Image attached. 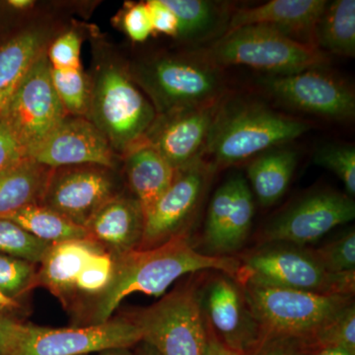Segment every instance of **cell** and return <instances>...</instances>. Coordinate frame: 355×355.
<instances>
[{
  "label": "cell",
  "instance_id": "6da1fadb",
  "mask_svg": "<svg viewBox=\"0 0 355 355\" xmlns=\"http://www.w3.org/2000/svg\"><path fill=\"white\" fill-rule=\"evenodd\" d=\"M113 277L101 293L94 311V324L105 323L132 293L162 296L176 280L189 273L216 270L236 277L241 263L232 257L198 252L188 236L172 238L150 249H137L114 257Z\"/></svg>",
  "mask_w": 355,
  "mask_h": 355
},
{
  "label": "cell",
  "instance_id": "7a4b0ae2",
  "mask_svg": "<svg viewBox=\"0 0 355 355\" xmlns=\"http://www.w3.org/2000/svg\"><path fill=\"white\" fill-rule=\"evenodd\" d=\"M93 46L90 99L86 118L123 157L144 141L155 121V109L132 80L127 62L104 42Z\"/></svg>",
  "mask_w": 355,
  "mask_h": 355
},
{
  "label": "cell",
  "instance_id": "3957f363",
  "mask_svg": "<svg viewBox=\"0 0 355 355\" xmlns=\"http://www.w3.org/2000/svg\"><path fill=\"white\" fill-rule=\"evenodd\" d=\"M310 130L305 121L258 104L222 102L202 160L212 171L284 146Z\"/></svg>",
  "mask_w": 355,
  "mask_h": 355
},
{
  "label": "cell",
  "instance_id": "277c9868",
  "mask_svg": "<svg viewBox=\"0 0 355 355\" xmlns=\"http://www.w3.org/2000/svg\"><path fill=\"white\" fill-rule=\"evenodd\" d=\"M128 67L157 116L214 104L225 95L221 69L195 51L159 53L128 62Z\"/></svg>",
  "mask_w": 355,
  "mask_h": 355
},
{
  "label": "cell",
  "instance_id": "5b68a950",
  "mask_svg": "<svg viewBox=\"0 0 355 355\" xmlns=\"http://www.w3.org/2000/svg\"><path fill=\"white\" fill-rule=\"evenodd\" d=\"M195 53L219 69L246 65L268 76L321 69L329 62L327 53L316 46L301 43L265 25L231 30Z\"/></svg>",
  "mask_w": 355,
  "mask_h": 355
},
{
  "label": "cell",
  "instance_id": "8992f818",
  "mask_svg": "<svg viewBox=\"0 0 355 355\" xmlns=\"http://www.w3.org/2000/svg\"><path fill=\"white\" fill-rule=\"evenodd\" d=\"M236 279L260 327L261 340L280 336L311 340L324 324L354 303V296L323 295L249 279Z\"/></svg>",
  "mask_w": 355,
  "mask_h": 355
},
{
  "label": "cell",
  "instance_id": "52a82bcc",
  "mask_svg": "<svg viewBox=\"0 0 355 355\" xmlns=\"http://www.w3.org/2000/svg\"><path fill=\"white\" fill-rule=\"evenodd\" d=\"M239 261L241 266L235 279L323 295H354L355 272H327L309 248L266 244Z\"/></svg>",
  "mask_w": 355,
  "mask_h": 355
},
{
  "label": "cell",
  "instance_id": "ba28073f",
  "mask_svg": "<svg viewBox=\"0 0 355 355\" xmlns=\"http://www.w3.org/2000/svg\"><path fill=\"white\" fill-rule=\"evenodd\" d=\"M46 51L30 67L0 112V120L25 149L28 157L67 116L53 87Z\"/></svg>",
  "mask_w": 355,
  "mask_h": 355
},
{
  "label": "cell",
  "instance_id": "9c48e42d",
  "mask_svg": "<svg viewBox=\"0 0 355 355\" xmlns=\"http://www.w3.org/2000/svg\"><path fill=\"white\" fill-rule=\"evenodd\" d=\"M142 340L161 355H205L207 328L196 295V284L178 288L135 313Z\"/></svg>",
  "mask_w": 355,
  "mask_h": 355
},
{
  "label": "cell",
  "instance_id": "30bf717a",
  "mask_svg": "<svg viewBox=\"0 0 355 355\" xmlns=\"http://www.w3.org/2000/svg\"><path fill=\"white\" fill-rule=\"evenodd\" d=\"M196 284V295L207 328L237 355L253 352L261 340L260 327L250 310L240 282L227 273L210 270Z\"/></svg>",
  "mask_w": 355,
  "mask_h": 355
},
{
  "label": "cell",
  "instance_id": "8fae6325",
  "mask_svg": "<svg viewBox=\"0 0 355 355\" xmlns=\"http://www.w3.org/2000/svg\"><path fill=\"white\" fill-rule=\"evenodd\" d=\"M141 340V331L132 320H109L72 329L19 324L10 355H85L130 349Z\"/></svg>",
  "mask_w": 355,
  "mask_h": 355
},
{
  "label": "cell",
  "instance_id": "7c38bea8",
  "mask_svg": "<svg viewBox=\"0 0 355 355\" xmlns=\"http://www.w3.org/2000/svg\"><path fill=\"white\" fill-rule=\"evenodd\" d=\"M121 193L119 170L95 164L53 169L41 205L85 227L105 203Z\"/></svg>",
  "mask_w": 355,
  "mask_h": 355
},
{
  "label": "cell",
  "instance_id": "4fadbf2b",
  "mask_svg": "<svg viewBox=\"0 0 355 355\" xmlns=\"http://www.w3.org/2000/svg\"><path fill=\"white\" fill-rule=\"evenodd\" d=\"M355 217V203L347 195L333 191L311 193L280 212L263 227L265 244L282 243L305 247Z\"/></svg>",
  "mask_w": 355,
  "mask_h": 355
},
{
  "label": "cell",
  "instance_id": "5bb4252c",
  "mask_svg": "<svg viewBox=\"0 0 355 355\" xmlns=\"http://www.w3.org/2000/svg\"><path fill=\"white\" fill-rule=\"evenodd\" d=\"M212 173L202 160L177 170L169 188L144 214L139 249H150L177 236L186 235L184 230L202 205Z\"/></svg>",
  "mask_w": 355,
  "mask_h": 355
},
{
  "label": "cell",
  "instance_id": "9a60e30c",
  "mask_svg": "<svg viewBox=\"0 0 355 355\" xmlns=\"http://www.w3.org/2000/svg\"><path fill=\"white\" fill-rule=\"evenodd\" d=\"M260 84L277 101L328 120L354 119L355 96L349 86L321 69L288 76H266Z\"/></svg>",
  "mask_w": 355,
  "mask_h": 355
},
{
  "label": "cell",
  "instance_id": "2e32d148",
  "mask_svg": "<svg viewBox=\"0 0 355 355\" xmlns=\"http://www.w3.org/2000/svg\"><path fill=\"white\" fill-rule=\"evenodd\" d=\"M253 193L242 175H234L217 189L210 200L203 231V254L230 257L239 251L251 231Z\"/></svg>",
  "mask_w": 355,
  "mask_h": 355
},
{
  "label": "cell",
  "instance_id": "e0dca14e",
  "mask_svg": "<svg viewBox=\"0 0 355 355\" xmlns=\"http://www.w3.org/2000/svg\"><path fill=\"white\" fill-rule=\"evenodd\" d=\"M223 100L156 116L144 141L176 171L202 160Z\"/></svg>",
  "mask_w": 355,
  "mask_h": 355
},
{
  "label": "cell",
  "instance_id": "ac0fdd59",
  "mask_svg": "<svg viewBox=\"0 0 355 355\" xmlns=\"http://www.w3.org/2000/svg\"><path fill=\"white\" fill-rule=\"evenodd\" d=\"M29 157L51 169L95 164L120 170L123 165L121 156L87 118L69 114Z\"/></svg>",
  "mask_w": 355,
  "mask_h": 355
},
{
  "label": "cell",
  "instance_id": "d6986e66",
  "mask_svg": "<svg viewBox=\"0 0 355 355\" xmlns=\"http://www.w3.org/2000/svg\"><path fill=\"white\" fill-rule=\"evenodd\" d=\"M329 1L272 0L231 13L226 32L250 25L275 28L303 44L315 46V29ZM225 32V33H226Z\"/></svg>",
  "mask_w": 355,
  "mask_h": 355
},
{
  "label": "cell",
  "instance_id": "ffe728a7",
  "mask_svg": "<svg viewBox=\"0 0 355 355\" xmlns=\"http://www.w3.org/2000/svg\"><path fill=\"white\" fill-rule=\"evenodd\" d=\"M144 209L132 195H116L96 212L85 226L89 239L121 256L139 249L144 238Z\"/></svg>",
  "mask_w": 355,
  "mask_h": 355
},
{
  "label": "cell",
  "instance_id": "44dd1931",
  "mask_svg": "<svg viewBox=\"0 0 355 355\" xmlns=\"http://www.w3.org/2000/svg\"><path fill=\"white\" fill-rule=\"evenodd\" d=\"M53 39L51 26L34 23L0 46V112Z\"/></svg>",
  "mask_w": 355,
  "mask_h": 355
},
{
  "label": "cell",
  "instance_id": "7402d4cb",
  "mask_svg": "<svg viewBox=\"0 0 355 355\" xmlns=\"http://www.w3.org/2000/svg\"><path fill=\"white\" fill-rule=\"evenodd\" d=\"M121 158L128 188L146 214L169 188L176 170L146 141L133 147Z\"/></svg>",
  "mask_w": 355,
  "mask_h": 355
},
{
  "label": "cell",
  "instance_id": "603a6c76",
  "mask_svg": "<svg viewBox=\"0 0 355 355\" xmlns=\"http://www.w3.org/2000/svg\"><path fill=\"white\" fill-rule=\"evenodd\" d=\"M53 170L31 157L0 170V216L41 203Z\"/></svg>",
  "mask_w": 355,
  "mask_h": 355
},
{
  "label": "cell",
  "instance_id": "cb8c5ba5",
  "mask_svg": "<svg viewBox=\"0 0 355 355\" xmlns=\"http://www.w3.org/2000/svg\"><path fill=\"white\" fill-rule=\"evenodd\" d=\"M101 251V246L89 238L51 244L41 261L40 282L55 294L67 293L76 287L88 261Z\"/></svg>",
  "mask_w": 355,
  "mask_h": 355
},
{
  "label": "cell",
  "instance_id": "d4e9b609",
  "mask_svg": "<svg viewBox=\"0 0 355 355\" xmlns=\"http://www.w3.org/2000/svg\"><path fill=\"white\" fill-rule=\"evenodd\" d=\"M298 154L287 147H275L259 154L247 168L248 180L263 207L284 197L297 166Z\"/></svg>",
  "mask_w": 355,
  "mask_h": 355
},
{
  "label": "cell",
  "instance_id": "484cf974",
  "mask_svg": "<svg viewBox=\"0 0 355 355\" xmlns=\"http://www.w3.org/2000/svg\"><path fill=\"white\" fill-rule=\"evenodd\" d=\"M179 21L177 39L202 42L226 32L231 14L225 4L207 0H163Z\"/></svg>",
  "mask_w": 355,
  "mask_h": 355
},
{
  "label": "cell",
  "instance_id": "4316f807",
  "mask_svg": "<svg viewBox=\"0 0 355 355\" xmlns=\"http://www.w3.org/2000/svg\"><path fill=\"white\" fill-rule=\"evenodd\" d=\"M315 46L340 57L355 55V1L328 2L316 26Z\"/></svg>",
  "mask_w": 355,
  "mask_h": 355
},
{
  "label": "cell",
  "instance_id": "83f0119b",
  "mask_svg": "<svg viewBox=\"0 0 355 355\" xmlns=\"http://www.w3.org/2000/svg\"><path fill=\"white\" fill-rule=\"evenodd\" d=\"M0 218L13 222L49 244L89 238L85 227L69 221L41 203L27 205L16 211L0 216Z\"/></svg>",
  "mask_w": 355,
  "mask_h": 355
},
{
  "label": "cell",
  "instance_id": "f1b7e54d",
  "mask_svg": "<svg viewBox=\"0 0 355 355\" xmlns=\"http://www.w3.org/2000/svg\"><path fill=\"white\" fill-rule=\"evenodd\" d=\"M51 80L67 114L86 118L90 99V79L83 67L67 70L51 69Z\"/></svg>",
  "mask_w": 355,
  "mask_h": 355
},
{
  "label": "cell",
  "instance_id": "f546056e",
  "mask_svg": "<svg viewBox=\"0 0 355 355\" xmlns=\"http://www.w3.org/2000/svg\"><path fill=\"white\" fill-rule=\"evenodd\" d=\"M51 244L42 241L16 225L0 218V254L22 259L30 263H41Z\"/></svg>",
  "mask_w": 355,
  "mask_h": 355
},
{
  "label": "cell",
  "instance_id": "4dcf8cb0",
  "mask_svg": "<svg viewBox=\"0 0 355 355\" xmlns=\"http://www.w3.org/2000/svg\"><path fill=\"white\" fill-rule=\"evenodd\" d=\"M315 164L333 172L345 184L347 196L355 195V148L352 144H328L315 151Z\"/></svg>",
  "mask_w": 355,
  "mask_h": 355
},
{
  "label": "cell",
  "instance_id": "1f68e13d",
  "mask_svg": "<svg viewBox=\"0 0 355 355\" xmlns=\"http://www.w3.org/2000/svg\"><path fill=\"white\" fill-rule=\"evenodd\" d=\"M311 340L319 349H343L355 352L354 303L343 308Z\"/></svg>",
  "mask_w": 355,
  "mask_h": 355
},
{
  "label": "cell",
  "instance_id": "d6a6232c",
  "mask_svg": "<svg viewBox=\"0 0 355 355\" xmlns=\"http://www.w3.org/2000/svg\"><path fill=\"white\" fill-rule=\"evenodd\" d=\"M318 260L327 272L342 273L355 272V232L354 229L314 250Z\"/></svg>",
  "mask_w": 355,
  "mask_h": 355
},
{
  "label": "cell",
  "instance_id": "836d02e7",
  "mask_svg": "<svg viewBox=\"0 0 355 355\" xmlns=\"http://www.w3.org/2000/svg\"><path fill=\"white\" fill-rule=\"evenodd\" d=\"M114 22L135 43H144L154 33L146 1L125 2Z\"/></svg>",
  "mask_w": 355,
  "mask_h": 355
},
{
  "label": "cell",
  "instance_id": "e575fe53",
  "mask_svg": "<svg viewBox=\"0 0 355 355\" xmlns=\"http://www.w3.org/2000/svg\"><path fill=\"white\" fill-rule=\"evenodd\" d=\"M83 36L76 29L58 35L51 41L46 55L51 69L58 70L80 69Z\"/></svg>",
  "mask_w": 355,
  "mask_h": 355
},
{
  "label": "cell",
  "instance_id": "d590c367",
  "mask_svg": "<svg viewBox=\"0 0 355 355\" xmlns=\"http://www.w3.org/2000/svg\"><path fill=\"white\" fill-rule=\"evenodd\" d=\"M114 260L111 254L101 251L95 254L77 277L76 287L88 293L102 292L113 277Z\"/></svg>",
  "mask_w": 355,
  "mask_h": 355
},
{
  "label": "cell",
  "instance_id": "8d00e7d4",
  "mask_svg": "<svg viewBox=\"0 0 355 355\" xmlns=\"http://www.w3.org/2000/svg\"><path fill=\"white\" fill-rule=\"evenodd\" d=\"M34 277L30 261L0 254V291L9 297L17 295L29 286Z\"/></svg>",
  "mask_w": 355,
  "mask_h": 355
},
{
  "label": "cell",
  "instance_id": "74e56055",
  "mask_svg": "<svg viewBox=\"0 0 355 355\" xmlns=\"http://www.w3.org/2000/svg\"><path fill=\"white\" fill-rule=\"evenodd\" d=\"M319 349L310 338H268L247 355H313Z\"/></svg>",
  "mask_w": 355,
  "mask_h": 355
},
{
  "label": "cell",
  "instance_id": "f35d334b",
  "mask_svg": "<svg viewBox=\"0 0 355 355\" xmlns=\"http://www.w3.org/2000/svg\"><path fill=\"white\" fill-rule=\"evenodd\" d=\"M146 3L150 11L154 33L177 38L179 21L171 9L166 6L163 0H148Z\"/></svg>",
  "mask_w": 355,
  "mask_h": 355
},
{
  "label": "cell",
  "instance_id": "ab89813d",
  "mask_svg": "<svg viewBox=\"0 0 355 355\" xmlns=\"http://www.w3.org/2000/svg\"><path fill=\"white\" fill-rule=\"evenodd\" d=\"M25 157H28L25 149L0 120V170Z\"/></svg>",
  "mask_w": 355,
  "mask_h": 355
},
{
  "label": "cell",
  "instance_id": "60d3db41",
  "mask_svg": "<svg viewBox=\"0 0 355 355\" xmlns=\"http://www.w3.org/2000/svg\"><path fill=\"white\" fill-rule=\"evenodd\" d=\"M19 324L0 315V355H10Z\"/></svg>",
  "mask_w": 355,
  "mask_h": 355
},
{
  "label": "cell",
  "instance_id": "b9f144b4",
  "mask_svg": "<svg viewBox=\"0 0 355 355\" xmlns=\"http://www.w3.org/2000/svg\"><path fill=\"white\" fill-rule=\"evenodd\" d=\"M205 355H237L222 345L207 328V343Z\"/></svg>",
  "mask_w": 355,
  "mask_h": 355
},
{
  "label": "cell",
  "instance_id": "7bdbcfd3",
  "mask_svg": "<svg viewBox=\"0 0 355 355\" xmlns=\"http://www.w3.org/2000/svg\"><path fill=\"white\" fill-rule=\"evenodd\" d=\"M139 345L137 352L132 355H161L155 347H153L149 343L144 342V340H141Z\"/></svg>",
  "mask_w": 355,
  "mask_h": 355
},
{
  "label": "cell",
  "instance_id": "ee69618b",
  "mask_svg": "<svg viewBox=\"0 0 355 355\" xmlns=\"http://www.w3.org/2000/svg\"><path fill=\"white\" fill-rule=\"evenodd\" d=\"M7 4L15 10H27L34 6L35 2L32 0H9Z\"/></svg>",
  "mask_w": 355,
  "mask_h": 355
},
{
  "label": "cell",
  "instance_id": "f6af8a7d",
  "mask_svg": "<svg viewBox=\"0 0 355 355\" xmlns=\"http://www.w3.org/2000/svg\"><path fill=\"white\" fill-rule=\"evenodd\" d=\"M313 355H355V352L343 349H321Z\"/></svg>",
  "mask_w": 355,
  "mask_h": 355
},
{
  "label": "cell",
  "instance_id": "bcb514c9",
  "mask_svg": "<svg viewBox=\"0 0 355 355\" xmlns=\"http://www.w3.org/2000/svg\"><path fill=\"white\" fill-rule=\"evenodd\" d=\"M17 303L13 300V298L9 297L6 294L0 291V307L2 308H12L16 307Z\"/></svg>",
  "mask_w": 355,
  "mask_h": 355
},
{
  "label": "cell",
  "instance_id": "7dc6e473",
  "mask_svg": "<svg viewBox=\"0 0 355 355\" xmlns=\"http://www.w3.org/2000/svg\"><path fill=\"white\" fill-rule=\"evenodd\" d=\"M99 355H132V354L128 349H116L105 350Z\"/></svg>",
  "mask_w": 355,
  "mask_h": 355
}]
</instances>
